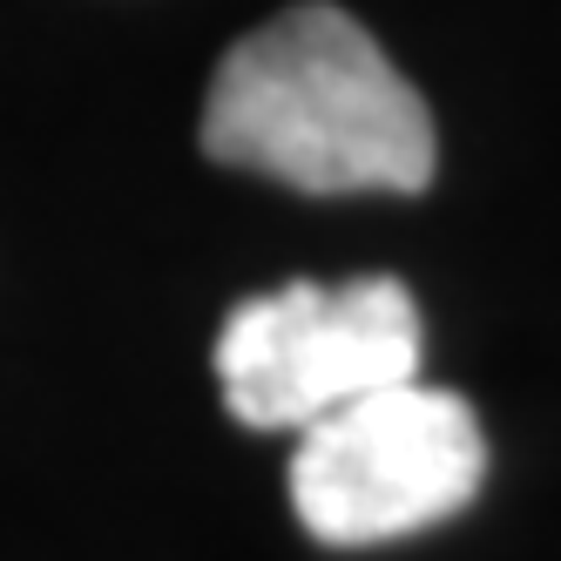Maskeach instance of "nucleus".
I'll return each instance as SVG.
<instances>
[{"instance_id": "2", "label": "nucleus", "mask_w": 561, "mask_h": 561, "mask_svg": "<svg viewBox=\"0 0 561 561\" xmlns=\"http://www.w3.org/2000/svg\"><path fill=\"white\" fill-rule=\"evenodd\" d=\"M488 480V433L447 386L399 379L311 420L291 454V507L311 541L373 548L460 514Z\"/></svg>"}, {"instance_id": "3", "label": "nucleus", "mask_w": 561, "mask_h": 561, "mask_svg": "<svg viewBox=\"0 0 561 561\" xmlns=\"http://www.w3.org/2000/svg\"><path fill=\"white\" fill-rule=\"evenodd\" d=\"M426 325L399 277H352V285H285L244 298L217 332L224 407L257 426H311L366 392L420 379Z\"/></svg>"}, {"instance_id": "1", "label": "nucleus", "mask_w": 561, "mask_h": 561, "mask_svg": "<svg viewBox=\"0 0 561 561\" xmlns=\"http://www.w3.org/2000/svg\"><path fill=\"white\" fill-rule=\"evenodd\" d=\"M204 149L311 196L433 183V115L386 48L332 0H305L251 27L204 102Z\"/></svg>"}]
</instances>
